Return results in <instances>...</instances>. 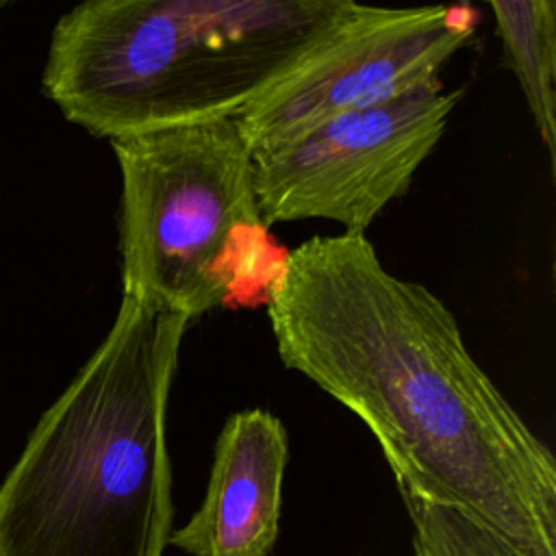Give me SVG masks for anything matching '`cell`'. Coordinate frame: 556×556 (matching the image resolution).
<instances>
[{"label":"cell","instance_id":"cell-5","mask_svg":"<svg viewBox=\"0 0 556 556\" xmlns=\"http://www.w3.org/2000/svg\"><path fill=\"white\" fill-rule=\"evenodd\" d=\"M458 100L460 89L447 91L434 76L285 146L254 152V193L265 226L328 219L365 235L382 208L408 191Z\"/></svg>","mask_w":556,"mask_h":556},{"label":"cell","instance_id":"cell-4","mask_svg":"<svg viewBox=\"0 0 556 556\" xmlns=\"http://www.w3.org/2000/svg\"><path fill=\"white\" fill-rule=\"evenodd\" d=\"M119 174L122 295L189 317L241 291H267L282 269L235 119L113 139Z\"/></svg>","mask_w":556,"mask_h":556},{"label":"cell","instance_id":"cell-10","mask_svg":"<svg viewBox=\"0 0 556 556\" xmlns=\"http://www.w3.org/2000/svg\"><path fill=\"white\" fill-rule=\"evenodd\" d=\"M11 0H0V7H4V4H9Z\"/></svg>","mask_w":556,"mask_h":556},{"label":"cell","instance_id":"cell-3","mask_svg":"<svg viewBox=\"0 0 556 556\" xmlns=\"http://www.w3.org/2000/svg\"><path fill=\"white\" fill-rule=\"evenodd\" d=\"M356 0H83L54 26L43 91L109 141L235 119Z\"/></svg>","mask_w":556,"mask_h":556},{"label":"cell","instance_id":"cell-7","mask_svg":"<svg viewBox=\"0 0 556 556\" xmlns=\"http://www.w3.org/2000/svg\"><path fill=\"white\" fill-rule=\"evenodd\" d=\"M289 437L263 408L232 413L215 441L208 484L169 545L189 556H271L280 532Z\"/></svg>","mask_w":556,"mask_h":556},{"label":"cell","instance_id":"cell-2","mask_svg":"<svg viewBox=\"0 0 556 556\" xmlns=\"http://www.w3.org/2000/svg\"><path fill=\"white\" fill-rule=\"evenodd\" d=\"M189 326L122 295L0 484V556H163L174 519L165 419Z\"/></svg>","mask_w":556,"mask_h":556},{"label":"cell","instance_id":"cell-9","mask_svg":"<svg viewBox=\"0 0 556 556\" xmlns=\"http://www.w3.org/2000/svg\"><path fill=\"white\" fill-rule=\"evenodd\" d=\"M413 526L410 556H528L517 543L480 519L400 491Z\"/></svg>","mask_w":556,"mask_h":556},{"label":"cell","instance_id":"cell-6","mask_svg":"<svg viewBox=\"0 0 556 556\" xmlns=\"http://www.w3.org/2000/svg\"><path fill=\"white\" fill-rule=\"evenodd\" d=\"M471 4H361L293 72L235 117L250 152L285 146L332 117L387 102L428 78L478 26Z\"/></svg>","mask_w":556,"mask_h":556},{"label":"cell","instance_id":"cell-8","mask_svg":"<svg viewBox=\"0 0 556 556\" xmlns=\"http://www.w3.org/2000/svg\"><path fill=\"white\" fill-rule=\"evenodd\" d=\"M506 65L526 96L534 126L554 159L556 143V0H489Z\"/></svg>","mask_w":556,"mask_h":556},{"label":"cell","instance_id":"cell-1","mask_svg":"<svg viewBox=\"0 0 556 556\" xmlns=\"http://www.w3.org/2000/svg\"><path fill=\"white\" fill-rule=\"evenodd\" d=\"M267 317L278 356L352 410L397 491L556 556V460L469 354L454 313L391 274L361 232L287 252Z\"/></svg>","mask_w":556,"mask_h":556}]
</instances>
